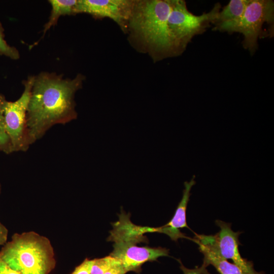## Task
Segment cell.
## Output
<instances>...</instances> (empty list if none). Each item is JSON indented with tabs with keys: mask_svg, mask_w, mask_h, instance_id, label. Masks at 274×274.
Returning a JSON list of instances; mask_svg holds the SVG:
<instances>
[{
	"mask_svg": "<svg viewBox=\"0 0 274 274\" xmlns=\"http://www.w3.org/2000/svg\"><path fill=\"white\" fill-rule=\"evenodd\" d=\"M85 79L81 74L73 79L47 72L34 76L26 113L30 145L54 125L64 124L77 118L75 94Z\"/></svg>",
	"mask_w": 274,
	"mask_h": 274,
	"instance_id": "6da1fadb",
	"label": "cell"
},
{
	"mask_svg": "<svg viewBox=\"0 0 274 274\" xmlns=\"http://www.w3.org/2000/svg\"><path fill=\"white\" fill-rule=\"evenodd\" d=\"M173 0H134L125 34L137 51L156 62L173 57L167 20Z\"/></svg>",
	"mask_w": 274,
	"mask_h": 274,
	"instance_id": "7a4b0ae2",
	"label": "cell"
},
{
	"mask_svg": "<svg viewBox=\"0 0 274 274\" xmlns=\"http://www.w3.org/2000/svg\"><path fill=\"white\" fill-rule=\"evenodd\" d=\"M54 256L50 240L33 231L14 234L0 251V258L19 274H48Z\"/></svg>",
	"mask_w": 274,
	"mask_h": 274,
	"instance_id": "3957f363",
	"label": "cell"
},
{
	"mask_svg": "<svg viewBox=\"0 0 274 274\" xmlns=\"http://www.w3.org/2000/svg\"><path fill=\"white\" fill-rule=\"evenodd\" d=\"M220 9L217 3L209 12L195 15L188 10L185 1L173 0L167 20L173 57L181 55L195 36L202 33L214 23Z\"/></svg>",
	"mask_w": 274,
	"mask_h": 274,
	"instance_id": "277c9868",
	"label": "cell"
},
{
	"mask_svg": "<svg viewBox=\"0 0 274 274\" xmlns=\"http://www.w3.org/2000/svg\"><path fill=\"white\" fill-rule=\"evenodd\" d=\"M266 22L273 30L274 2L272 0H250L243 14L237 20L215 26L214 29L243 35V47L251 54L257 50L259 38L264 37L262 29Z\"/></svg>",
	"mask_w": 274,
	"mask_h": 274,
	"instance_id": "5b68a950",
	"label": "cell"
},
{
	"mask_svg": "<svg viewBox=\"0 0 274 274\" xmlns=\"http://www.w3.org/2000/svg\"><path fill=\"white\" fill-rule=\"evenodd\" d=\"M33 78L34 76H30L23 81V92L14 101H8L4 95L0 94V106L5 126L13 152L26 151L30 146L26 128V113Z\"/></svg>",
	"mask_w": 274,
	"mask_h": 274,
	"instance_id": "8992f818",
	"label": "cell"
},
{
	"mask_svg": "<svg viewBox=\"0 0 274 274\" xmlns=\"http://www.w3.org/2000/svg\"><path fill=\"white\" fill-rule=\"evenodd\" d=\"M146 236L130 239L112 240L113 250L110 255L118 259L127 272L140 273L142 265L148 261H156L160 257L168 256L169 250L162 247H139L137 243L146 242Z\"/></svg>",
	"mask_w": 274,
	"mask_h": 274,
	"instance_id": "52a82bcc",
	"label": "cell"
},
{
	"mask_svg": "<svg viewBox=\"0 0 274 274\" xmlns=\"http://www.w3.org/2000/svg\"><path fill=\"white\" fill-rule=\"evenodd\" d=\"M134 3V0H78L75 13L110 18L125 33Z\"/></svg>",
	"mask_w": 274,
	"mask_h": 274,
	"instance_id": "ba28073f",
	"label": "cell"
},
{
	"mask_svg": "<svg viewBox=\"0 0 274 274\" xmlns=\"http://www.w3.org/2000/svg\"><path fill=\"white\" fill-rule=\"evenodd\" d=\"M215 224L219 227V231L214 236V240L220 255L224 259H231L245 272L249 274H259L254 269L252 262L242 257L238 250L240 245L239 236L242 232L234 231L231 224L217 220Z\"/></svg>",
	"mask_w": 274,
	"mask_h": 274,
	"instance_id": "9c48e42d",
	"label": "cell"
},
{
	"mask_svg": "<svg viewBox=\"0 0 274 274\" xmlns=\"http://www.w3.org/2000/svg\"><path fill=\"white\" fill-rule=\"evenodd\" d=\"M192 241L198 245L199 250L203 255V264L200 267L202 269L204 270L211 264L220 274H249L220 255L213 235L196 234ZM259 274H264V272Z\"/></svg>",
	"mask_w": 274,
	"mask_h": 274,
	"instance_id": "30bf717a",
	"label": "cell"
},
{
	"mask_svg": "<svg viewBox=\"0 0 274 274\" xmlns=\"http://www.w3.org/2000/svg\"><path fill=\"white\" fill-rule=\"evenodd\" d=\"M193 176L189 182H185V188L183 191L182 198L180 201L172 219L165 225L157 227V232L164 233L170 238L176 241L180 238H188L180 231V228H189L186 221V210L191 195L190 191L195 184Z\"/></svg>",
	"mask_w": 274,
	"mask_h": 274,
	"instance_id": "8fae6325",
	"label": "cell"
},
{
	"mask_svg": "<svg viewBox=\"0 0 274 274\" xmlns=\"http://www.w3.org/2000/svg\"><path fill=\"white\" fill-rule=\"evenodd\" d=\"M78 0H50L51 11L49 20L44 25L43 37L55 25L61 16L75 15V9Z\"/></svg>",
	"mask_w": 274,
	"mask_h": 274,
	"instance_id": "7c38bea8",
	"label": "cell"
},
{
	"mask_svg": "<svg viewBox=\"0 0 274 274\" xmlns=\"http://www.w3.org/2000/svg\"><path fill=\"white\" fill-rule=\"evenodd\" d=\"M250 0H230L222 10L213 23L215 26L221 23L234 21L243 14Z\"/></svg>",
	"mask_w": 274,
	"mask_h": 274,
	"instance_id": "4fadbf2b",
	"label": "cell"
},
{
	"mask_svg": "<svg viewBox=\"0 0 274 274\" xmlns=\"http://www.w3.org/2000/svg\"><path fill=\"white\" fill-rule=\"evenodd\" d=\"M119 261L110 255L105 257L92 259L90 274H104Z\"/></svg>",
	"mask_w": 274,
	"mask_h": 274,
	"instance_id": "5bb4252c",
	"label": "cell"
},
{
	"mask_svg": "<svg viewBox=\"0 0 274 274\" xmlns=\"http://www.w3.org/2000/svg\"><path fill=\"white\" fill-rule=\"evenodd\" d=\"M0 55L17 60L20 58L19 51L8 44L5 39L4 29L0 22Z\"/></svg>",
	"mask_w": 274,
	"mask_h": 274,
	"instance_id": "9a60e30c",
	"label": "cell"
},
{
	"mask_svg": "<svg viewBox=\"0 0 274 274\" xmlns=\"http://www.w3.org/2000/svg\"><path fill=\"white\" fill-rule=\"evenodd\" d=\"M0 151L6 154L13 152L11 142L6 131L0 106Z\"/></svg>",
	"mask_w": 274,
	"mask_h": 274,
	"instance_id": "2e32d148",
	"label": "cell"
},
{
	"mask_svg": "<svg viewBox=\"0 0 274 274\" xmlns=\"http://www.w3.org/2000/svg\"><path fill=\"white\" fill-rule=\"evenodd\" d=\"M92 260L86 258L71 274H90Z\"/></svg>",
	"mask_w": 274,
	"mask_h": 274,
	"instance_id": "e0dca14e",
	"label": "cell"
},
{
	"mask_svg": "<svg viewBox=\"0 0 274 274\" xmlns=\"http://www.w3.org/2000/svg\"><path fill=\"white\" fill-rule=\"evenodd\" d=\"M127 272L121 263L119 261L104 274H126Z\"/></svg>",
	"mask_w": 274,
	"mask_h": 274,
	"instance_id": "ac0fdd59",
	"label": "cell"
},
{
	"mask_svg": "<svg viewBox=\"0 0 274 274\" xmlns=\"http://www.w3.org/2000/svg\"><path fill=\"white\" fill-rule=\"evenodd\" d=\"M0 274H19L11 268L0 258Z\"/></svg>",
	"mask_w": 274,
	"mask_h": 274,
	"instance_id": "d6986e66",
	"label": "cell"
},
{
	"mask_svg": "<svg viewBox=\"0 0 274 274\" xmlns=\"http://www.w3.org/2000/svg\"><path fill=\"white\" fill-rule=\"evenodd\" d=\"M8 230L0 222V245H4L7 240Z\"/></svg>",
	"mask_w": 274,
	"mask_h": 274,
	"instance_id": "ffe728a7",
	"label": "cell"
},
{
	"mask_svg": "<svg viewBox=\"0 0 274 274\" xmlns=\"http://www.w3.org/2000/svg\"><path fill=\"white\" fill-rule=\"evenodd\" d=\"M1 183H0V193H1Z\"/></svg>",
	"mask_w": 274,
	"mask_h": 274,
	"instance_id": "44dd1931",
	"label": "cell"
}]
</instances>
